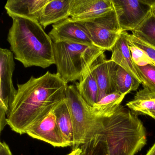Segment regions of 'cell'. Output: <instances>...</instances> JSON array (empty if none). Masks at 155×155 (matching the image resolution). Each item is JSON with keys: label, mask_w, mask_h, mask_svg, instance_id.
<instances>
[{"label": "cell", "mask_w": 155, "mask_h": 155, "mask_svg": "<svg viewBox=\"0 0 155 155\" xmlns=\"http://www.w3.org/2000/svg\"><path fill=\"white\" fill-rule=\"evenodd\" d=\"M17 86L7 122L20 135L66 99L68 87L58 74L49 71L39 78L32 76L26 83Z\"/></svg>", "instance_id": "obj_1"}, {"label": "cell", "mask_w": 155, "mask_h": 155, "mask_svg": "<svg viewBox=\"0 0 155 155\" xmlns=\"http://www.w3.org/2000/svg\"><path fill=\"white\" fill-rule=\"evenodd\" d=\"M7 40L15 59L25 68H46L55 64L53 41L38 21L12 18Z\"/></svg>", "instance_id": "obj_2"}, {"label": "cell", "mask_w": 155, "mask_h": 155, "mask_svg": "<svg viewBox=\"0 0 155 155\" xmlns=\"http://www.w3.org/2000/svg\"><path fill=\"white\" fill-rule=\"evenodd\" d=\"M101 119L108 155H135L146 145L143 124L136 114L123 106Z\"/></svg>", "instance_id": "obj_3"}, {"label": "cell", "mask_w": 155, "mask_h": 155, "mask_svg": "<svg viewBox=\"0 0 155 155\" xmlns=\"http://www.w3.org/2000/svg\"><path fill=\"white\" fill-rule=\"evenodd\" d=\"M105 51L92 44L71 41L53 42L57 73L67 84L80 81Z\"/></svg>", "instance_id": "obj_4"}, {"label": "cell", "mask_w": 155, "mask_h": 155, "mask_svg": "<svg viewBox=\"0 0 155 155\" xmlns=\"http://www.w3.org/2000/svg\"><path fill=\"white\" fill-rule=\"evenodd\" d=\"M66 100L73 123L74 149L102 134L103 125L101 118L93 114L91 107L81 96L76 85L68 86Z\"/></svg>", "instance_id": "obj_5"}, {"label": "cell", "mask_w": 155, "mask_h": 155, "mask_svg": "<svg viewBox=\"0 0 155 155\" xmlns=\"http://www.w3.org/2000/svg\"><path fill=\"white\" fill-rule=\"evenodd\" d=\"M14 55L8 49L0 48V130L8 125L7 117L17 93L12 81L15 70Z\"/></svg>", "instance_id": "obj_6"}, {"label": "cell", "mask_w": 155, "mask_h": 155, "mask_svg": "<svg viewBox=\"0 0 155 155\" xmlns=\"http://www.w3.org/2000/svg\"><path fill=\"white\" fill-rule=\"evenodd\" d=\"M82 23L92 44L105 51H111L122 32L114 9L102 17Z\"/></svg>", "instance_id": "obj_7"}, {"label": "cell", "mask_w": 155, "mask_h": 155, "mask_svg": "<svg viewBox=\"0 0 155 155\" xmlns=\"http://www.w3.org/2000/svg\"><path fill=\"white\" fill-rule=\"evenodd\" d=\"M122 31L136 29L151 13L155 0H112Z\"/></svg>", "instance_id": "obj_8"}, {"label": "cell", "mask_w": 155, "mask_h": 155, "mask_svg": "<svg viewBox=\"0 0 155 155\" xmlns=\"http://www.w3.org/2000/svg\"><path fill=\"white\" fill-rule=\"evenodd\" d=\"M26 133L33 138L45 141L54 147L69 146L59 128L53 110L29 127Z\"/></svg>", "instance_id": "obj_9"}, {"label": "cell", "mask_w": 155, "mask_h": 155, "mask_svg": "<svg viewBox=\"0 0 155 155\" xmlns=\"http://www.w3.org/2000/svg\"><path fill=\"white\" fill-rule=\"evenodd\" d=\"M48 35L54 43L71 41L93 44L83 23L70 17L52 25Z\"/></svg>", "instance_id": "obj_10"}, {"label": "cell", "mask_w": 155, "mask_h": 155, "mask_svg": "<svg viewBox=\"0 0 155 155\" xmlns=\"http://www.w3.org/2000/svg\"><path fill=\"white\" fill-rule=\"evenodd\" d=\"M114 9L112 0H72L70 17L79 21H90Z\"/></svg>", "instance_id": "obj_11"}, {"label": "cell", "mask_w": 155, "mask_h": 155, "mask_svg": "<svg viewBox=\"0 0 155 155\" xmlns=\"http://www.w3.org/2000/svg\"><path fill=\"white\" fill-rule=\"evenodd\" d=\"M49 0H8L5 6L12 18H22L38 21L41 12Z\"/></svg>", "instance_id": "obj_12"}, {"label": "cell", "mask_w": 155, "mask_h": 155, "mask_svg": "<svg viewBox=\"0 0 155 155\" xmlns=\"http://www.w3.org/2000/svg\"><path fill=\"white\" fill-rule=\"evenodd\" d=\"M72 0H49L41 12L38 22L44 29L70 18Z\"/></svg>", "instance_id": "obj_13"}, {"label": "cell", "mask_w": 155, "mask_h": 155, "mask_svg": "<svg viewBox=\"0 0 155 155\" xmlns=\"http://www.w3.org/2000/svg\"><path fill=\"white\" fill-rule=\"evenodd\" d=\"M112 65V61L106 59L103 53L91 66L98 86V101L106 95L114 92L111 78Z\"/></svg>", "instance_id": "obj_14"}, {"label": "cell", "mask_w": 155, "mask_h": 155, "mask_svg": "<svg viewBox=\"0 0 155 155\" xmlns=\"http://www.w3.org/2000/svg\"><path fill=\"white\" fill-rule=\"evenodd\" d=\"M126 32L122 31L120 37L111 50L112 55L110 60L123 68L141 84L140 78L131 58L126 37Z\"/></svg>", "instance_id": "obj_15"}, {"label": "cell", "mask_w": 155, "mask_h": 155, "mask_svg": "<svg viewBox=\"0 0 155 155\" xmlns=\"http://www.w3.org/2000/svg\"><path fill=\"white\" fill-rule=\"evenodd\" d=\"M127 106L136 115H147L155 119V93L147 88L137 92Z\"/></svg>", "instance_id": "obj_16"}, {"label": "cell", "mask_w": 155, "mask_h": 155, "mask_svg": "<svg viewBox=\"0 0 155 155\" xmlns=\"http://www.w3.org/2000/svg\"><path fill=\"white\" fill-rule=\"evenodd\" d=\"M111 78L114 91L126 95L137 89L140 83L123 68L112 61Z\"/></svg>", "instance_id": "obj_17"}, {"label": "cell", "mask_w": 155, "mask_h": 155, "mask_svg": "<svg viewBox=\"0 0 155 155\" xmlns=\"http://www.w3.org/2000/svg\"><path fill=\"white\" fill-rule=\"evenodd\" d=\"M60 130L69 147L74 143L73 123L69 108L66 99L53 109Z\"/></svg>", "instance_id": "obj_18"}, {"label": "cell", "mask_w": 155, "mask_h": 155, "mask_svg": "<svg viewBox=\"0 0 155 155\" xmlns=\"http://www.w3.org/2000/svg\"><path fill=\"white\" fill-rule=\"evenodd\" d=\"M125 96L117 91L106 95L91 107L93 114L101 118L110 117L120 106Z\"/></svg>", "instance_id": "obj_19"}, {"label": "cell", "mask_w": 155, "mask_h": 155, "mask_svg": "<svg viewBox=\"0 0 155 155\" xmlns=\"http://www.w3.org/2000/svg\"><path fill=\"white\" fill-rule=\"evenodd\" d=\"M75 85L81 96L91 107H93L98 101V86L91 68Z\"/></svg>", "instance_id": "obj_20"}, {"label": "cell", "mask_w": 155, "mask_h": 155, "mask_svg": "<svg viewBox=\"0 0 155 155\" xmlns=\"http://www.w3.org/2000/svg\"><path fill=\"white\" fill-rule=\"evenodd\" d=\"M132 33L138 38L155 48V16L152 12Z\"/></svg>", "instance_id": "obj_21"}, {"label": "cell", "mask_w": 155, "mask_h": 155, "mask_svg": "<svg viewBox=\"0 0 155 155\" xmlns=\"http://www.w3.org/2000/svg\"><path fill=\"white\" fill-rule=\"evenodd\" d=\"M82 155H108L105 138L99 134L80 147Z\"/></svg>", "instance_id": "obj_22"}, {"label": "cell", "mask_w": 155, "mask_h": 155, "mask_svg": "<svg viewBox=\"0 0 155 155\" xmlns=\"http://www.w3.org/2000/svg\"><path fill=\"white\" fill-rule=\"evenodd\" d=\"M135 66L144 87L155 93V66L148 65L140 67L135 64Z\"/></svg>", "instance_id": "obj_23"}, {"label": "cell", "mask_w": 155, "mask_h": 155, "mask_svg": "<svg viewBox=\"0 0 155 155\" xmlns=\"http://www.w3.org/2000/svg\"><path fill=\"white\" fill-rule=\"evenodd\" d=\"M128 43L131 58L134 64L140 67L148 65H152L155 66L153 61L144 51L128 42Z\"/></svg>", "instance_id": "obj_24"}, {"label": "cell", "mask_w": 155, "mask_h": 155, "mask_svg": "<svg viewBox=\"0 0 155 155\" xmlns=\"http://www.w3.org/2000/svg\"><path fill=\"white\" fill-rule=\"evenodd\" d=\"M126 37L129 43L143 50L147 53L155 65V48L143 41L126 32Z\"/></svg>", "instance_id": "obj_25"}, {"label": "cell", "mask_w": 155, "mask_h": 155, "mask_svg": "<svg viewBox=\"0 0 155 155\" xmlns=\"http://www.w3.org/2000/svg\"><path fill=\"white\" fill-rule=\"evenodd\" d=\"M0 155H12L8 145L4 141L0 143Z\"/></svg>", "instance_id": "obj_26"}, {"label": "cell", "mask_w": 155, "mask_h": 155, "mask_svg": "<svg viewBox=\"0 0 155 155\" xmlns=\"http://www.w3.org/2000/svg\"><path fill=\"white\" fill-rule=\"evenodd\" d=\"M68 155H82V150L80 147L72 150L71 152Z\"/></svg>", "instance_id": "obj_27"}, {"label": "cell", "mask_w": 155, "mask_h": 155, "mask_svg": "<svg viewBox=\"0 0 155 155\" xmlns=\"http://www.w3.org/2000/svg\"><path fill=\"white\" fill-rule=\"evenodd\" d=\"M146 155H155V143L153 146L150 149Z\"/></svg>", "instance_id": "obj_28"}, {"label": "cell", "mask_w": 155, "mask_h": 155, "mask_svg": "<svg viewBox=\"0 0 155 155\" xmlns=\"http://www.w3.org/2000/svg\"><path fill=\"white\" fill-rule=\"evenodd\" d=\"M151 12H152V13H153L155 16V3L154 4V5H153V7H152Z\"/></svg>", "instance_id": "obj_29"}]
</instances>
